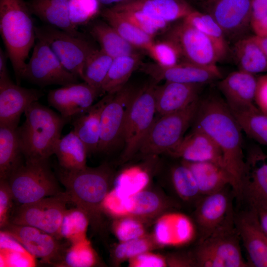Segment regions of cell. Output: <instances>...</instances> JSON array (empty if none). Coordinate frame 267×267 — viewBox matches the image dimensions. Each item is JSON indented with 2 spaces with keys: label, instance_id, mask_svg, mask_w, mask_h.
<instances>
[{
  "label": "cell",
  "instance_id": "6da1fadb",
  "mask_svg": "<svg viewBox=\"0 0 267 267\" xmlns=\"http://www.w3.org/2000/svg\"><path fill=\"white\" fill-rule=\"evenodd\" d=\"M193 128L205 132L217 144L223 157L224 168L234 183L236 199L245 165L242 130L224 99L210 95L199 99Z\"/></svg>",
  "mask_w": 267,
  "mask_h": 267
},
{
  "label": "cell",
  "instance_id": "7a4b0ae2",
  "mask_svg": "<svg viewBox=\"0 0 267 267\" xmlns=\"http://www.w3.org/2000/svg\"><path fill=\"white\" fill-rule=\"evenodd\" d=\"M57 176L65 187L69 203L87 216L92 227L101 226L103 202L109 192L112 178L109 167L104 164L75 171L60 167Z\"/></svg>",
  "mask_w": 267,
  "mask_h": 267
},
{
  "label": "cell",
  "instance_id": "3957f363",
  "mask_svg": "<svg viewBox=\"0 0 267 267\" xmlns=\"http://www.w3.org/2000/svg\"><path fill=\"white\" fill-rule=\"evenodd\" d=\"M31 13L24 0H0V35L19 85L37 39Z\"/></svg>",
  "mask_w": 267,
  "mask_h": 267
},
{
  "label": "cell",
  "instance_id": "277c9868",
  "mask_svg": "<svg viewBox=\"0 0 267 267\" xmlns=\"http://www.w3.org/2000/svg\"><path fill=\"white\" fill-rule=\"evenodd\" d=\"M24 113L25 120L17 132L25 161L48 160L69 120L38 101Z\"/></svg>",
  "mask_w": 267,
  "mask_h": 267
},
{
  "label": "cell",
  "instance_id": "5b68a950",
  "mask_svg": "<svg viewBox=\"0 0 267 267\" xmlns=\"http://www.w3.org/2000/svg\"><path fill=\"white\" fill-rule=\"evenodd\" d=\"M57 178L44 160L25 161L7 180L14 203L21 205L62 193Z\"/></svg>",
  "mask_w": 267,
  "mask_h": 267
},
{
  "label": "cell",
  "instance_id": "8992f818",
  "mask_svg": "<svg viewBox=\"0 0 267 267\" xmlns=\"http://www.w3.org/2000/svg\"><path fill=\"white\" fill-rule=\"evenodd\" d=\"M156 84L153 81L137 89L128 105L123 135L124 160L139 151L155 120Z\"/></svg>",
  "mask_w": 267,
  "mask_h": 267
},
{
  "label": "cell",
  "instance_id": "52a82bcc",
  "mask_svg": "<svg viewBox=\"0 0 267 267\" xmlns=\"http://www.w3.org/2000/svg\"><path fill=\"white\" fill-rule=\"evenodd\" d=\"M199 103V98L180 111L155 119L139 151L154 155L167 153L176 146L193 123Z\"/></svg>",
  "mask_w": 267,
  "mask_h": 267
},
{
  "label": "cell",
  "instance_id": "ba28073f",
  "mask_svg": "<svg viewBox=\"0 0 267 267\" xmlns=\"http://www.w3.org/2000/svg\"><path fill=\"white\" fill-rule=\"evenodd\" d=\"M69 204L62 193L35 202L14 205L9 223L34 227L62 239L60 230Z\"/></svg>",
  "mask_w": 267,
  "mask_h": 267
},
{
  "label": "cell",
  "instance_id": "9c48e42d",
  "mask_svg": "<svg viewBox=\"0 0 267 267\" xmlns=\"http://www.w3.org/2000/svg\"><path fill=\"white\" fill-rule=\"evenodd\" d=\"M234 199L235 195L231 186L200 198L194 212L199 240L235 227Z\"/></svg>",
  "mask_w": 267,
  "mask_h": 267
},
{
  "label": "cell",
  "instance_id": "30bf717a",
  "mask_svg": "<svg viewBox=\"0 0 267 267\" xmlns=\"http://www.w3.org/2000/svg\"><path fill=\"white\" fill-rule=\"evenodd\" d=\"M240 243L235 227L199 240L192 252L195 267H249L242 256Z\"/></svg>",
  "mask_w": 267,
  "mask_h": 267
},
{
  "label": "cell",
  "instance_id": "8fae6325",
  "mask_svg": "<svg viewBox=\"0 0 267 267\" xmlns=\"http://www.w3.org/2000/svg\"><path fill=\"white\" fill-rule=\"evenodd\" d=\"M37 39L45 42L64 68L83 79L89 57L96 49L86 38L72 36L49 25L35 28Z\"/></svg>",
  "mask_w": 267,
  "mask_h": 267
},
{
  "label": "cell",
  "instance_id": "7c38bea8",
  "mask_svg": "<svg viewBox=\"0 0 267 267\" xmlns=\"http://www.w3.org/2000/svg\"><path fill=\"white\" fill-rule=\"evenodd\" d=\"M165 39L176 45L183 61L196 64L217 65L227 52L209 37L182 20L168 29Z\"/></svg>",
  "mask_w": 267,
  "mask_h": 267
},
{
  "label": "cell",
  "instance_id": "4fadbf2b",
  "mask_svg": "<svg viewBox=\"0 0 267 267\" xmlns=\"http://www.w3.org/2000/svg\"><path fill=\"white\" fill-rule=\"evenodd\" d=\"M16 240L33 256L43 262L57 266L71 243L39 228L9 223L0 229Z\"/></svg>",
  "mask_w": 267,
  "mask_h": 267
},
{
  "label": "cell",
  "instance_id": "5bb4252c",
  "mask_svg": "<svg viewBox=\"0 0 267 267\" xmlns=\"http://www.w3.org/2000/svg\"><path fill=\"white\" fill-rule=\"evenodd\" d=\"M23 78L41 87L78 83V78L67 70L48 45L39 39L26 63Z\"/></svg>",
  "mask_w": 267,
  "mask_h": 267
},
{
  "label": "cell",
  "instance_id": "9a60e30c",
  "mask_svg": "<svg viewBox=\"0 0 267 267\" xmlns=\"http://www.w3.org/2000/svg\"><path fill=\"white\" fill-rule=\"evenodd\" d=\"M236 201L255 210L267 209V154L259 147H253L245 156Z\"/></svg>",
  "mask_w": 267,
  "mask_h": 267
},
{
  "label": "cell",
  "instance_id": "2e32d148",
  "mask_svg": "<svg viewBox=\"0 0 267 267\" xmlns=\"http://www.w3.org/2000/svg\"><path fill=\"white\" fill-rule=\"evenodd\" d=\"M136 89L126 85L112 93L105 104L101 115L97 151L109 152L118 145L121 139L123 140L128 105Z\"/></svg>",
  "mask_w": 267,
  "mask_h": 267
},
{
  "label": "cell",
  "instance_id": "e0dca14e",
  "mask_svg": "<svg viewBox=\"0 0 267 267\" xmlns=\"http://www.w3.org/2000/svg\"><path fill=\"white\" fill-rule=\"evenodd\" d=\"M156 83L161 81L204 85L222 78L217 65L203 66L182 61L171 67L154 63H142L138 68Z\"/></svg>",
  "mask_w": 267,
  "mask_h": 267
},
{
  "label": "cell",
  "instance_id": "ac0fdd59",
  "mask_svg": "<svg viewBox=\"0 0 267 267\" xmlns=\"http://www.w3.org/2000/svg\"><path fill=\"white\" fill-rule=\"evenodd\" d=\"M252 0H208L206 13L219 24L225 38L236 41L251 28Z\"/></svg>",
  "mask_w": 267,
  "mask_h": 267
},
{
  "label": "cell",
  "instance_id": "d6986e66",
  "mask_svg": "<svg viewBox=\"0 0 267 267\" xmlns=\"http://www.w3.org/2000/svg\"><path fill=\"white\" fill-rule=\"evenodd\" d=\"M234 222L247 255L249 267H267V236L253 209L235 211Z\"/></svg>",
  "mask_w": 267,
  "mask_h": 267
},
{
  "label": "cell",
  "instance_id": "ffe728a7",
  "mask_svg": "<svg viewBox=\"0 0 267 267\" xmlns=\"http://www.w3.org/2000/svg\"><path fill=\"white\" fill-rule=\"evenodd\" d=\"M101 91L84 82L50 90L48 103L69 121L89 109Z\"/></svg>",
  "mask_w": 267,
  "mask_h": 267
},
{
  "label": "cell",
  "instance_id": "44dd1931",
  "mask_svg": "<svg viewBox=\"0 0 267 267\" xmlns=\"http://www.w3.org/2000/svg\"><path fill=\"white\" fill-rule=\"evenodd\" d=\"M43 95L41 90L15 84L10 78L0 79V126L18 127L21 114Z\"/></svg>",
  "mask_w": 267,
  "mask_h": 267
},
{
  "label": "cell",
  "instance_id": "7402d4cb",
  "mask_svg": "<svg viewBox=\"0 0 267 267\" xmlns=\"http://www.w3.org/2000/svg\"><path fill=\"white\" fill-rule=\"evenodd\" d=\"M167 153L182 161L211 162L223 166L222 152L215 141L205 132L193 128L179 143Z\"/></svg>",
  "mask_w": 267,
  "mask_h": 267
},
{
  "label": "cell",
  "instance_id": "603a6c76",
  "mask_svg": "<svg viewBox=\"0 0 267 267\" xmlns=\"http://www.w3.org/2000/svg\"><path fill=\"white\" fill-rule=\"evenodd\" d=\"M257 77L240 70L222 79L218 87L225 101L232 111L255 105Z\"/></svg>",
  "mask_w": 267,
  "mask_h": 267
},
{
  "label": "cell",
  "instance_id": "cb8c5ba5",
  "mask_svg": "<svg viewBox=\"0 0 267 267\" xmlns=\"http://www.w3.org/2000/svg\"><path fill=\"white\" fill-rule=\"evenodd\" d=\"M110 7L116 9L138 11L169 24L182 20L194 10L184 0H131Z\"/></svg>",
  "mask_w": 267,
  "mask_h": 267
},
{
  "label": "cell",
  "instance_id": "d4e9b609",
  "mask_svg": "<svg viewBox=\"0 0 267 267\" xmlns=\"http://www.w3.org/2000/svg\"><path fill=\"white\" fill-rule=\"evenodd\" d=\"M203 85L165 82L155 92L156 113L163 116L180 111L199 98Z\"/></svg>",
  "mask_w": 267,
  "mask_h": 267
},
{
  "label": "cell",
  "instance_id": "484cf974",
  "mask_svg": "<svg viewBox=\"0 0 267 267\" xmlns=\"http://www.w3.org/2000/svg\"><path fill=\"white\" fill-rule=\"evenodd\" d=\"M194 235V225L186 216L178 213L162 215L156 221L154 239L161 246H178L190 241Z\"/></svg>",
  "mask_w": 267,
  "mask_h": 267
},
{
  "label": "cell",
  "instance_id": "4316f807",
  "mask_svg": "<svg viewBox=\"0 0 267 267\" xmlns=\"http://www.w3.org/2000/svg\"><path fill=\"white\" fill-rule=\"evenodd\" d=\"M69 1V0H32L27 4L31 13L47 25L72 36L86 38L70 19Z\"/></svg>",
  "mask_w": 267,
  "mask_h": 267
},
{
  "label": "cell",
  "instance_id": "83f0119b",
  "mask_svg": "<svg viewBox=\"0 0 267 267\" xmlns=\"http://www.w3.org/2000/svg\"><path fill=\"white\" fill-rule=\"evenodd\" d=\"M112 93H107L89 109L72 118L73 131L86 145L88 154L97 152L102 110Z\"/></svg>",
  "mask_w": 267,
  "mask_h": 267
},
{
  "label": "cell",
  "instance_id": "f1b7e54d",
  "mask_svg": "<svg viewBox=\"0 0 267 267\" xmlns=\"http://www.w3.org/2000/svg\"><path fill=\"white\" fill-rule=\"evenodd\" d=\"M182 163L192 172L202 196L216 192L228 186H231L234 191L232 178L223 166L211 162L182 161Z\"/></svg>",
  "mask_w": 267,
  "mask_h": 267
},
{
  "label": "cell",
  "instance_id": "f546056e",
  "mask_svg": "<svg viewBox=\"0 0 267 267\" xmlns=\"http://www.w3.org/2000/svg\"><path fill=\"white\" fill-rule=\"evenodd\" d=\"M233 56L238 70L254 75L267 72V57L253 35L235 42Z\"/></svg>",
  "mask_w": 267,
  "mask_h": 267
},
{
  "label": "cell",
  "instance_id": "4dcf8cb0",
  "mask_svg": "<svg viewBox=\"0 0 267 267\" xmlns=\"http://www.w3.org/2000/svg\"><path fill=\"white\" fill-rule=\"evenodd\" d=\"M17 128L0 126V179H7L23 163Z\"/></svg>",
  "mask_w": 267,
  "mask_h": 267
},
{
  "label": "cell",
  "instance_id": "1f68e13d",
  "mask_svg": "<svg viewBox=\"0 0 267 267\" xmlns=\"http://www.w3.org/2000/svg\"><path fill=\"white\" fill-rule=\"evenodd\" d=\"M54 154L57 157L59 167L63 169L75 171L87 167V147L73 130L59 138L56 144Z\"/></svg>",
  "mask_w": 267,
  "mask_h": 267
},
{
  "label": "cell",
  "instance_id": "d6a6232c",
  "mask_svg": "<svg viewBox=\"0 0 267 267\" xmlns=\"http://www.w3.org/2000/svg\"><path fill=\"white\" fill-rule=\"evenodd\" d=\"M139 52L113 58L107 75L101 86V93H114L125 85L133 73L142 63Z\"/></svg>",
  "mask_w": 267,
  "mask_h": 267
},
{
  "label": "cell",
  "instance_id": "836d02e7",
  "mask_svg": "<svg viewBox=\"0 0 267 267\" xmlns=\"http://www.w3.org/2000/svg\"><path fill=\"white\" fill-rule=\"evenodd\" d=\"M89 31L99 44L100 49L113 58L139 52L138 48L126 41L107 22H94Z\"/></svg>",
  "mask_w": 267,
  "mask_h": 267
},
{
  "label": "cell",
  "instance_id": "e575fe53",
  "mask_svg": "<svg viewBox=\"0 0 267 267\" xmlns=\"http://www.w3.org/2000/svg\"><path fill=\"white\" fill-rule=\"evenodd\" d=\"M103 18L126 41L138 49L144 50L154 41L131 22L110 7L101 12Z\"/></svg>",
  "mask_w": 267,
  "mask_h": 267
},
{
  "label": "cell",
  "instance_id": "d590c367",
  "mask_svg": "<svg viewBox=\"0 0 267 267\" xmlns=\"http://www.w3.org/2000/svg\"><path fill=\"white\" fill-rule=\"evenodd\" d=\"M231 111L243 132L260 144L267 146V114L261 111L255 104Z\"/></svg>",
  "mask_w": 267,
  "mask_h": 267
},
{
  "label": "cell",
  "instance_id": "8d00e7d4",
  "mask_svg": "<svg viewBox=\"0 0 267 267\" xmlns=\"http://www.w3.org/2000/svg\"><path fill=\"white\" fill-rule=\"evenodd\" d=\"M113 59L112 57L100 48H96L85 64L82 80L101 91V86L107 75Z\"/></svg>",
  "mask_w": 267,
  "mask_h": 267
},
{
  "label": "cell",
  "instance_id": "74e56055",
  "mask_svg": "<svg viewBox=\"0 0 267 267\" xmlns=\"http://www.w3.org/2000/svg\"><path fill=\"white\" fill-rule=\"evenodd\" d=\"M182 20L209 37L222 48L227 51V40L224 33L219 24L211 15L194 9Z\"/></svg>",
  "mask_w": 267,
  "mask_h": 267
},
{
  "label": "cell",
  "instance_id": "f35d334b",
  "mask_svg": "<svg viewBox=\"0 0 267 267\" xmlns=\"http://www.w3.org/2000/svg\"><path fill=\"white\" fill-rule=\"evenodd\" d=\"M171 178L177 194L183 200L197 203L202 197L192 172L182 162L172 169Z\"/></svg>",
  "mask_w": 267,
  "mask_h": 267
},
{
  "label": "cell",
  "instance_id": "ab89813d",
  "mask_svg": "<svg viewBox=\"0 0 267 267\" xmlns=\"http://www.w3.org/2000/svg\"><path fill=\"white\" fill-rule=\"evenodd\" d=\"M147 174L138 167H133L120 174L114 182V189L123 197H130L143 190L149 183Z\"/></svg>",
  "mask_w": 267,
  "mask_h": 267
},
{
  "label": "cell",
  "instance_id": "60d3db41",
  "mask_svg": "<svg viewBox=\"0 0 267 267\" xmlns=\"http://www.w3.org/2000/svg\"><path fill=\"white\" fill-rule=\"evenodd\" d=\"M96 262V255L89 241L86 238L71 243L57 266L90 267L95 265Z\"/></svg>",
  "mask_w": 267,
  "mask_h": 267
},
{
  "label": "cell",
  "instance_id": "b9f144b4",
  "mask_svg": "<svg viewBox=\"0 0 267 267\" xmlns=\"http://www.w3.org/2000/svg\"><path fill=\"white\" fill-rule=\"evenodd\" d=\"M89 224L87 216L77 208L67 210L62 223L60 235L70 243L86 238V231Z\"/></svg>",
  "mask_w": 267,
  "mask_h": 267
},
{
  "label": "cell",
  "instance_id": "7bdbcfd3",
  "mask_svg": "<svg viewBox=\"0 0 267 267\" xmlns=\"http://www.w3.org/2000/svg\"><path fill=\"white\" fill-rule=\"evenodd\" d=\"M155 61L162 67H171L182 61L180 51L172 42L165 39L159 42H153L145 49Z\"/></svg>",
  "mask_w": 267,
  "mask_h": 267
},
{
  "label": "cell",
  "instance_id": "ee69618b",
  "mask_svg": "<svg viewBox=\"0 0 267 267\" xmlns=\"http://www.w3.org/2000/svg\"><path fill=\"white\" fill-rule=\"evenodd\" d=\"M133 207L130 216L142 217L157 213L162 207L163 203L155 193L143 190L132 196Z\"/></svg>",
  "mask_w": 267,
  "mask_h": 267
},
{
  "label": "cell",
  "instance_id": "f6af8a7d",
  "mask_svg": "<svg viewBox=\"0 0 267 267\" xmlns=\"http://www.w3.org/2000/svg\"><path fill=\"white\" fill-rule=\"evenodd\" d=\"M109 7L131 22L139 29L153 38L160 32L166 29L169 24L155 19L138 11L116 9L111 7Z\"/></svg>",
  "mask_w": 267,
  "mask_h": 267
},
{
  "label": "cell",
  "instance_id": "bcb514c9",
  "mask_svg": "<svg viewBox=\"0 0 267 267\" xmlns=\"http://www.w3.org/2000/svg\"><path fill=\"white\" fill-rule=\"evenodd\" d=\"M98 0H69V14L71 22L76 26L89 22L99 11Z\"/></svg>",
  "mask_w": 267,
  "mask_h": 267
},
{
  "label": "cell",
  "instance_id": "7dc6e473",
  "mask_svg": "<svg viewBox=\"0 0 267 267\" xmlns=\"http://www.w3.org/2000/svg\"><path fill=\"white\" fill-rule=\"evenodd\" d=\"M153 246L152 241L145 236L128 241L120 242L114 250L113 256L117 261L129 260L149 251Z\"/></svg>",
  "mask_w": 267,
  "mask_h": 267
},
{
  "label": "cell",
  "instance_id": "c3c4849f",
  "mask_svg": "<svg viewBox=\"0 0 267 267\" xmlns=\"http://www.w3.org/2000/svg\"><path fill=\"white\" fill-rule=\"evenodd\" d=\"M114 233L120 242H125L145 236L142 223L132 216L121 218L114 225Z\"/></svg>",
  "mask_w": 267,
  "mask_h": 267
},
{
  "label": "cell",
  "instance_id": "681fc988",
  "mask_svg": "<svg viewBox=\"0 0 267 267\" xmlns=\"http://www.w3.org/2000/svg\"><path fill=\"white\" fill-rule=\"evenodd\" d=\"M102 206L103 208L115 217L130 216L133 207L132 196H121L113 189L106 195Z\"/></svg>",
  "mask_w": 267,
  "mask_h": 267
},
{
  "label": "cell",
  "instance_id": "f907efd6",
  "mask_svg": "<svg viewBox=\"0 0 267 267\" xmlns=\"http://www.w3.org/2000/svg\"><path fill=\"white\" fill-rule=\"evenodd\" d=\"M14 206L13 195L7 179H0V229L9 223Z\"/></svg>",
  "mask_w": 267,
  "mask_h": 267
},
{
  "label": "cell",
  "instance_id": "816d5d0a",
  "mask_svg": "<svg viewBox=\"0 0 267 267\" xmlns=\"http://www.w3.org/2000/svg\"><path fill=\"white\" fill-rule=\"evenodd\" d=\"M129 261V265L132 267H164L168 264V261L164 257L149 251L139 254Z\"/></svg>",
  "mask_w": 267,
  "mask_h": 267
},
{
  "label": "cell",
  "instance_id": "f5cc1de1",
  "mask_svg": "<svg viewBox=\"0 0 267 267\" xmlns=\"http://www.w3.org/2000/svg\"><path fill=\"white\" fill-rule=\"evenodd\" d=\"M254 103L261 111L267 115V74L257 77Z\"/></svg>",
  "mask_w": 267,
  "mask_h": 267
},
{
  "label": "cell",
  "instance_id": "db71d44e",
  "mask_svg": "<svg viewBox=\"0 0 267 267\" xmlns=\"http://www.w3.org/2000/svg\"><path fill=\"white\" fill-rule=\"evenodd\" d=\"M267 15V0H252L251 23Z\"/></svg>",
  "mask_w": 267,
  "mask_h": 267
},
{
  "label": "cell",
  "instance_id": "11a10c76",
  "mask_svg": "<svg viewBox=\"0 0 267 267\" xmlns=\"http://www.w3.org/2000/svg\"><path fill=\"white\" fill-rule=\"evenodd\" d=\"M251 28L255 36H267V15L260 20L251 22Z\"/></svg>",
  "mask_w": 267,
  "mask_h": 267
},
{
  "label": "cell",
  "instance_id": "9f6ffc18",
  "mask_svg": "<svg viewBox=\"0 0 267 267\" xmlns=\"http://www.w3.org/2000/svg\"><path fill=\"white\" fill-rule=\"evenodd\" d=\"M8 56L0 48V79L9 78L6 59Z\"/></svg>",
  "mask_w": 267,
  "mask_h": 267
},
{
  "label": "cell",
  "instance_id": "6f0895ef",
  "mask_svg": "<svg viewBox=\"0 0 267 267\" xmlns=\"http://www.w3.org/2000/svg\"><path fill=\"white\" fill-rule=\"evenodd\" d=\"M260 224L267 236V209H262L256 210Z\"/></svg>",
  "mask_w": 267,
  "mask_h": 267
},
{
  "label": "cell",
  "instance_id": "680465c9",
  "mask_svg": "<svg viewBox=\"0 0 267 267\" xmlns=\"http://www.w3.org/2000/svg\"><path fill=\"white\" fill-rule=\"evenodd\" d=\"M254 38L267 57V36L259 37L253 35Z\"/></svg>",
  "mask_w": 267,
  "mask_h": 267
},
{
  "label": "cell",
  "instance_id": "91938a15",
  "mask_svg": "<svg viewBox=\"0 0 267 267\" xmlns=\"http://www.w3.org/2000/svg\"><path fill=\"white\" fill-rule=\"evenodd\" d=\"M131 0H98L100 4L103 5H111L123 3Z\"/></svg>",
  "mask_w": 267,
  "mask_h": 267
}]
</instances>
